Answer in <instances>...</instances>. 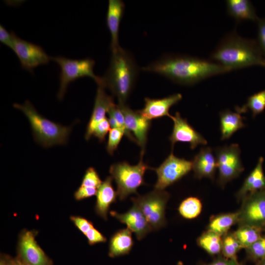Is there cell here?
I'll return each instance as SVG.
<instances>
[{
    "label": "cell",
    "instance_id": "1",
    "mask_svg": "<svg viewBox=\"0 0 265 265\" xmlns=\"http://www.w3.org/2000/svg\"><path fill=\"white\" fill-rule=\"evenodd\" d=\"M182 85H193L208 78L230 71L210 60L185 55L168 54L143 67Z\"/></svg>",
    "mask_w": 265,
    "mask_h": 265
},
{
    "label": "cell",
    "instance_id": "2",
    "mask_svg": "<svg viewBox=\"0 0 265 265\" xmlns=\"http://www.w3.org/2000/svg\"><path fill=\"white\" fill-rule=\"evenodd\" d=\"M263 56L256 40L242 37L234 31L220 41L210 60L231 71L252 66H263Z\"/></svg>",
    "mask_w": 265,
    "mask_h": 265
},
{
    "label": "cell",
    "instance_id": "3",
    "mask_svg": "<svg viewBox=\"0 0 265 265\" xmlns=\"http://www.w3.org/2000/svg\"><path fill=\"white\" fill-rule=\"evenodd\" d=\"M138 68L131 55L121 47L114 52L101 83L115 96L119 104H125L136 80Z\"/></svg>",
    "mask_w": 265,
    "mask_h": 265
},
{
    "label": "cell",
    "instance_id": "4",
    "mask_svg": "<svg viewBox=\"0 0 265 265\" xmlns=\"http://www.w3.org/2000/svg\"><path fill=\"white\" fill-rule=\"evenodd\" d=\"M13 106L27 118L34 140L42 146L47 148L67 143L72 126H63L47 119L39 114L28 101L22 105L14 104Z\"/></svg>",
    "mask_w": 265,
    "mask_h": 265
},
{
    "label": "cell",
    "instance_id": "5",
    "mask_svg": "<svg viewBox=\"0 0 265 265\" xmlns=\"http://www.w3.org/2000/svg\"><path fill=\"white\" fill-rule=\"evenodd\" d=\"M144 153L141 152L140 160L136 165L122 161L110 166V176L117 184V193L120 200L125 199L131 194L137 193V188L145 184L144 174L150 167L143 161Z\"/></svg>",
    "mask_w": 265,
    "mask_h": 265
},
{
    "label": "cell",
    "instance_id": "6",
    "mask_svg": "<svg viewBox=\"0 0 265 265\" xmlns=\"http://www.w3.org/2000/svg\"><path fill=\"white\" fill-rule=\"evenodd\" d=\"M51 60L58 64L60 68V87L57 98L62 100L69 83L76 80L85 77L93 79L98 84L102 78L94 73L95 61L91 58L71 59L63 56L51 57Z\"/></svg>",
    "mask_w": 265,
    "mask_h": 265
},
{
    "label": "cell",
    "instance_id": "7",
    "mask_svg": "<svg viewBox=\"0 0 265 265\" xmlns=\"http://www.w3.org/2000/svg\"><path fill=\"white\" fill-rule=\"evenodd\" d=\"M169 198L166 191L154 189L145 195L132 197L131 200L142 212L152 230L155 231L166 224L165 209Z\"/></svg>",
    "mask_w": 265,
    "mask_h": 265
},
{
    "label": "cell",
    "instance_id": "8",
    "mask_svg": "<svg viewBox=\"0 0 265 265\" xmlns=\"http://www.w3.org/2000/svg\"><path fill=\"white\" fill-rule=\"evenodd\" d=\"M217 167L219 171L218 184L222 186L238 177L244 170L240 158L239 145L232 144L215 149Z\"/></svg>",
    "mask_w": 265,
    "mask_h": 265
},
{
    "label": "cell",
    "instance_id": "9",
    "mask_svg": "<svg viewBox=\"0 0 265 265\" xmlns=\"http://www.w3.org/2000/svg\"><path fill=\"white\" fill-rule=\"evenodd\" d=\"M158 177L154 189L163 190L188 174L192 169V161L179 158L172 152L157 168H151Z\"/></svg>",
    "mask_w": 265,
    "mask_h": 265
},
{
    "label": "cell",
    "instance_id": "10",
    "mask_svg": "<svg viewBox=\"0 0 265 265\" xmlns=\"http://www.w3.org/2000/svg\"><path fill=\"white\" fill-rule=\"evenodd\" d=\"M238 212L239 226L265 227V188L246 196Z\"/></svg>",
    "mask_w": 265,
    "mask_h": 265
},
{
    "label": "cell",
    "instance_id": "11",
    "mask_svg": "<svg viewBox=\"0 0 265 265\" xmlns=\"http://www.w3.org/2000/svg\"><path fill=\"white\" fill-rule=\"evenodd\" d=\"M34 231L24 230L19 235L17 257L27 265H53L52 260L36 242Z\"/></svg>",
    "mask_w": 265,
    "mask_h": 265
},
{
    "label": "cell",
    "instance_id": "12",
    "mask_svg": "<svg viewBox=\"0 0 265 265\" xmlns=\"http://www.w3.org/2000/svg\"><path fill=\"white\" fill-rule=\"evenodd\" d=\"M13 51L18 57L22 68L33 73L36 67L49 63L51 60L42 47L24 40L16 34Z\"/></svg>",
    "mask_w": 265,
    "mask_h": 265
},
{
    "label": "cell",
    "instance_id": "13",
    "mask_svg": "<svg viewBox=\"0 0 265 265\" xmlns=\"http://www.w3.org/2000/svg\"><path fill=\"white\" fill-rule=\"evenodd\" d=\"M171 119L174 126L169 139L172 148L178 142L188 143L191 149H195L199 145H207L206 139L188 124L186 119L182 118L179 112H177L174 116L172 115Z\"/></svg>",
    "mask_w": 265,
    "mask_h": 265
},
{
    "label": "cell",
    "instance_id": "14",
    "mask_svg": "<svg viewBox=\"0 0 265 265\" xmlns=\"http://www.w3.org/2000/svg\"><path fill=\"white\" fill-rule=\"evenodd\" d=\"M118 105L124 115L127 129L133 133L138 144L142 149L141 152L144 153L151 121L144 118L138 110H133L126 104H118Z\"/></svg>",
    "mask_w": 265,
    "mask_h": 265
},
{
    "label": "cell",
    "instance_id": "15",
    "mask_svg": "<svg viewBox=\"0 0 265 265\" xmlns=\"http://www.w3.org/2000/svg\"><path fill=\"white\" fill-rule=\"evenodd\" d=\"M110 213L121 223L125 224L131 232L134 233L138 240L142 239L153 231L142 212L135 205L124 213L115 211H111Z\"/></svg>",
    "mask_w": 265,
    "mask_h": 265
},
{
    "label": "cell",
    "instance_id": "16",
    "mask_svg": "<svg viewBox=\"0 0 265 265\" xmlns=\"http://www.w3.org/2000/svg\"><path fill=\"white\" fill-rule=\"evenodd\" d=\"M182 99L180 93L174 94L161 99L145 98L143 108L138 110L144 118L151 121L153 119L172 115L169 113L170 108L177 104Z\"/></svg>",
    "mask_w": 265,
    "mask_h": 265
},
{
    "label": "cell",
    "instance_id": "17",
    "mask_svg": "<svg viewBox=\"0 0 265 265\" xmlns=\"http://www.w3.org/2000/svg\"><path fill=\"white\" fill-rule=\"evenodd\" d=\"M98 85L93 111L85 134L86 140L91 138L97 124L106 117V113L115 104L113 98L106 92L104 86L102 83H99Z\"/></svg>",
    "mask_w": 265,
    "mask_h": 265
},
{
    "label": "cell",
    "instance_id": "18",
    "mask_svg": "<svg viewBox=\"0 0 265 265\" xmlns=\"http://www.w3.org/2000/svg\"><path fill=\"white\" fill-rule=\"evenodd\" d=\"M125 8L124 2L120 0H109L106 14V24L111 35L110 49L114 52L120 47L118 33L121 20Z\"/></svg>",
    "mask_w": 265,
    "mask_h": 265
},
{
    "label": "cell",
    "instance_id": "19",
    "mask_svg": "<svg viewBox=\"0 0 265 265\" xmlns=\"http://www.w3.org/2000/svg\"><path fill=\"white\" fill-rule=\"evenodd\" d=\"M216 168V158L210 147L201 148L192 161L194 176L198 179L203 177L213 179Z\"/></svg>",
    "mask_w": 265,
    "mask_h": 265
},
{
    "label": "cell",
    "instance_id": "20",
    "mask_svg": "<svg viewBox=\"0 0 265 265\" xmlns=\"http://www.w3.org/2000/svg\"><path fill=\"white\" fill-rule=\"evenodd\" d=\"M113 179L108 176L98 188L96 196L95 211L104 220L107 219V213L111 204L115 202L118 196L112 185Z\"/></svg>",
    "mask_w": 265,
    "mask_h": 265
},
{
    "label": "cell",
    "instance_id": "21",
    "mask_svg": "<svg viewBox=\"0 0 265 265\" xmlns=\"http://www.w3.org/2000/svg\"><path fill=\"white\" fill-rule=\"evenodd\" d=\"M264 158L260 157L254 169L244 180L237 193L238 200H243L248 195L265 188V176L263 171Z\"/></svg>",
    "mask_w": 265,
    "mask_h": 265
},
{
    "label": "cell",
    "instance_id": "22",
    "mask_svg": "<svg viewBox=\"0 0 265 265\" xmlns=\"http://www.w3.org/2000/svg\"><path fill=\"white\" fill-rule=\"evenodd\" d=\"M133 245L132 232L128 228L117 231L111 237L109 243L108 256L115 258L129 254Z\"/></svg>",
    "mask_w": 265,
    "mask_h": 265
},
{
    "label": "cell",
    "instance_id": "23",
    "mask_svg": "<svg viewBox=\"0 0 265 265\" xmlns=\"http://www.w3.org/2000/svg\"><path fill=\"white\" fill-rule=\"evenodd\" d=\"M226 3L228 15L238 22L246 20L257 22L259 19L250 0H227Z\"/></svg>",
    "mask_w": 265,
    "mask_h": 265
},
{
    "label": "cell",
    "instance_id": "24",
    "mask_svg": "<svg viewBox=\"0 0 265 265\" xmlns=\"http://www.w3.org/2000/svg\"><path fill=\"white\" fill-rule=\"evenodd\" d=\"M241 113L226 109L220 112L221 140L229 138L236 132L245 126Z\"/></svg>",
    "mask_w": 265,
    "mask_h": 265
},
{
    "label": "cell",
    "instance_id": "25",
    "mask_svg": "<svg viewBox=\"0 0 265 265\" xmlns=\"http://www.w3.org/2000/svg\"><path fill=\"white\" fill-rule=\"evenodd\" d=\"M238 212L216 215L211 219L208 230L220 236L226 235L233 225L238 222Z\"/></svg>",
    "mask_w": 265,
    "mask_h": 265
},
{
    "label": "cell",
    "instance_id": "26",
    "mask_svg": "<svg viewBox=\"0 0 265 265\" xmlns=\"http://www.w3.org/2000/svg\"><path fill=\"white\" fill-rule=\"evenodd\" d=\"M199 246L211 255H217L222 251V239L221 236L207 231L197 239Z\"/></svg>",
    "mask_w": 265,
    "mask_h": 265
},
{
    "label": "cell",
    "instance_id": "27",
    "mask_svg": "<svg viewBox=\"0 0 265 265\" xmlns=\"http://www.w3.org/2000/svg\"><path fill=\"white\" fill-rule=\"evenodd\" d=\"M261 229L256 227L241 225L233 233L242 248H247L258 240L261 236Z\"/></svg>",
    "mask_w": 265,
    "mask_h": 265
},
{
    "label": "cell",
    "instance_id": "28",
    "mask_svg": "<svg viewBox=\"0 0 265 265\" xmlns=\"http://www.w3.org/2000/svg\"><path fill=\"white\" fill-rule=\"evenodd\" d=\"M265 109V89L249 97L247 103L242 107H237V111L241 113L250 110L253 117L260 114Z\"/></svg>",
    "mask_w": 265,
    "mask_h": 265
},
{
    "label": "cell",
    "instance_id": "29",
    "mask_svg": "<svg viewBox=\"0 0 265 265\" xmlns=\"http://www.w3.org/2000/svg\"><path fill=\"white\" fill-rule=\"evenodd\" d=\"M202 209V205L199 199L195 197H189L181 202L178 211L183 217L192 219L200 214Z\"/></svg>",
    "mask_w": 265,
    "mask_h": 265
},
{
    "label": "cell",
    "instance_id": "30",
    "mask_svg": "<svg viewBox=\"0 0 265 265\" xmlns=\"http://www.w3.org/2000/svg\"><path fill=\"white\" fill-rule=\"evenodd\" d=\"M242 248L233 234L226 235L222 239V252L225 258L237 259V254Z\"/></svg>",
    "mask_w": 265,
    "mask_h": 265
},
{
    "label": "cell",
    "instance_id": "31",
    "mask_svg": "<svg viewBox=\"0 0 265 265\" xmlns=\"http://www.w3.org/2000/svg\"><path fill=\"white\" fill-rule=\"evenodd\" d=\"M107 113L108 115L112 116L115 119L120 128L124 131L125 135L130 140L138 144L137 140L134 136V135L132 134L126 127L124 115L118 105L115 104L112 105L109 109Z\"/></svg>",
    "mask_w": 265,
    "mask_h": 265
},
{
    "label": "cell",
    "instance_id": "32",
    "mask_svg": "<svg viewBox=\"0 0 265 265\" xmlns=\"http://www.w3.org/2000/svg\"><path fill=\"white\" fill-rule=\"evenodd\" d=\"M102 183L97 171L90 167L86 170L80 186L98 189Z\"/></svg>",
    "mask_w": 265,
    "mask_h": 265
},
{
    "label": "cell",
    "instance_id": "33",
    "mask_svg": "<svg viewBox=\"0 0 265 265\" xmlns=\"http://www.w3.org/2000/svg\"><path fill=\"white\" fill-rule=\"evenodd\" d=\"M125 132L122 130L117 128H111L109 132L108 138L106 149L107 153L112 155L117 149Z\"/></svg>",
    "mask_w": 265,
    "mask_h": 265
},
{
    "label": "cell",
    "instance_id": "34",
    "mask_svg": "<svg viewBox=\"0 0 265 265\" xmlns=\"http://www.w3.org/2000/svg\"><path fill=\"white\" fill-rule=\"evenodd\" d=\"M249 255L254 260L260 261L265 258V237L258 240L246 248Z\"/></svg>",
    "mask_w": 265,
    "mask_h": 265
},
{
    "label": "cell",
    "instance_id": "35",
    "mask_svg": "<svg viewBox=\"0 0 265 265\" xmlns=\"http://www.w3.org/2000/svg\"><path fill=\"white\" fill-rule=\"evenodd\" d=\"M110 128L108 119L106 117L97 124L92 136L97 138L99 142H102L105 140L106 135L111 129Z\"/></svg>",
    "mask_w": 265,
    "mask_h": 265
},
{
    "label": "cell",
    "instance_id": "36",
    "mask_svg": "<svg viewBox=\"0 0 265 265\" xmlns=\"http://www.w3.org/2000/svg\"><path fill=\"white\" fill-rule=\"evenodd\" d=\"M258 26L257 40L259 47L265 58V18H259L257 21Z\"/></svg>",
    "mask_w": 265,
    "mask_h": 265
},
{
    "label": "cell",
    "instance_id": "37",
    "mask_svg": "<svg viewBox=\"0 0 265 265\" xmlns=\"http://www.w3.org/2000/svg\"><path fill=\"white\" fill-rule=\"evenodd\" d=\"M84 235L87 238L88 243L91 245L106 241V238L94 227L90 229Z\"/></svg>",
    "mask_w": 265,
    "mask_h": 265
},
{
    "label": "cell",
    "instance_id": "38",
    "mask_svg": "<svg viewBox=\"0 0 265 265\" xmlns=\"http://www.w3.org/2000/svg\"><path fill=\"white\" fill-rule=\"evenodd\" d=\"M71 220L73 222L75 226L85 235L87 231L94 227L93 223L88 220L80 216H72Z\"/></svg>",
    "mask_w": 265,
    "mask_h": 265
},
{
    "label": "cell",
    "instance_id": "39",
    "mask_svg": "<svg viewBox=\"0 0 265 265\" xmlns=\"http://www.w3.org/2000/svg\"><path fill=\"white\" fill-rule=\"evenodd\" d=\"M15 34L8 32L2 25L0 26V42L13 50Z\"/></svg>",
    "mask_w": 265,
    "mask_h": 265
},
{
    "label": "cell",
    "instance_id": "40",
    "mask_svg": "<svg viewBox=\"0 0 265 265\" xmlns=\"http://www.w3.org/2000/svg\"><path fill=\"white\" fill-rule=\"evenodd\" d=\"M98 189L80 186L74 193V197L77 200H81L96 195Z\"/></svg>",
    "mask_w": 265,
    "mask_h": 265
},
{
    "label": "cell",
    "instance_id": "41",
    "mask_svg": "<svg viewBox=\"0 0 265 265\" xmlns=\"http://www.w3.org/2000/svg\"><path fill=\"white\" fill-rule=\"evenodd\" d=\"M201 265H241L237 259H231L226 258H218L212 262Z\"/></svg>",
    "mask_w": 265,
    "mask_h": 265
},
{
    "label": "cell",
    "instance_id": "42",
    "mask_svg": "<svg viewBox=\"0 0 265 265\" xmlns=\"http://www.w3.org/2000/svg\"><path fill=\"white\" fill-rule=\"evenodd\" d=\"M12 258L10 256L2 254L0 255V265H11Z\"/></svg>",
    "mask_w": 265,
    "mask_h": 265
},
{
    "label": "cell",
    "instance_id": "43",
    "mask_svg": "<svg viewBox=\"0 0 265 265\" xmlns=\"http://www.w3.org/2000/svg\"><path fill=\"white\" fill-rule=\"evenodd\" d=\"M11 265H27L26 263H24L17 257H16L12 259Z\"/></svg>",
    "mask_w": 265,
    "mask_h": 265
},
{
    "label": "cell",
    "instance_id": "44",
    "mask_svg": "<svg viewBox=\"0 0 265 265\" xmlns=\"http://www.w3.org/2000/svg\"><path fill=\"white\" fill-rule=\"evenodd\" d=\"M257 265H265V258L259 261Z\"/></svg>",
    "mask_w": 265,
    "mask_h": 265
},
{
    "label": "cell",
    "instance_id": "45",
    "mask_svg": "<svg viewBox=\"0 0 265 265\" xmlns=\"http://www.w3.org/2000/svg\"><path fill=\"white\" fill-rule=\"evenodd\" d=\"M177 265H184L183 262L181 261H179L177 264Z\"/></svg>",
    "mask_w": 265,
    "mask_h": 265
},
{
    "label": "cell",
    "instance_id": "46",
    "mask_svg": "<svg viewBox=\"0 0 265 265\" xmlns=\"http://www.w3.org/2000/svg\"><path fill=\"white\" fill-rule=\"evenodd\" d=\"M263 67H265V58L264 60V63H263Z\"/></svg>",
    "mask_w": 265,
    "mask_h": 265
}]
</instances>
